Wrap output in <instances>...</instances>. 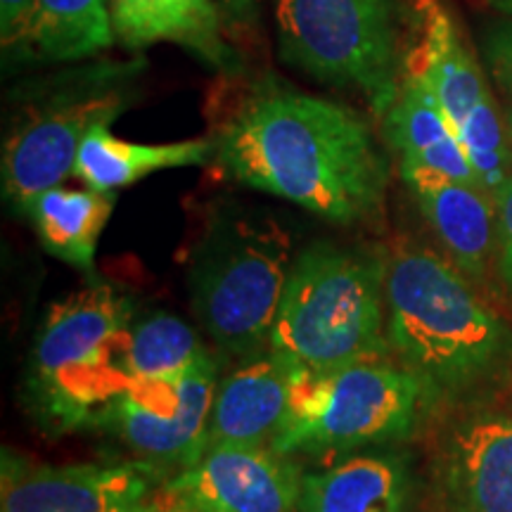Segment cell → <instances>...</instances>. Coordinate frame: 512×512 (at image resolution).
<instances>
[{"label":"cell","instance_id":"obj_1","mask_svg":"<svg viewBox=\"0 0 512 512\" xmlns=\"http://www.w3.org/2000/svg\"><path fill=\"white\" fill-rule=\"evenodd\" d=\"M214 143L223 174L318 219L363 226L384 214L389 159L368 121L347 105L256 88Z\"/></svg>","mask_w":512,"mask_h":512},{"label":"cell","instance_id":"obj_2","mask_svg":"<svg viewBox=\"0 0 512 512\" xmlns=\"http://www.w3.org/2000/svg\"><path fill=\"white\" fill-rule=\"evenodd\" d=\"M451 259L401 240L387 256L389 354L430 403L470 399L508 373L512 328Z\"/></svg>","mask_w":512,"mask_h":512},{"label":"cell","instance_id":"obj_3","mask_svg":"<svg viewBox=\"0 0 512 512\" xmlns=\"http://www.w3.org/2000/svg\"><path fill=\"white\" fill-rule=\"evenodd\" d=\"M387 259L366 249L313 242L292 261L268 349L306 370L392 358L384 299Z\"/></svg>","mask_w":512,"mask_h":512},{"label":"cell","instance_id":"obj_4","mask_svg":"<svg viewBox=\"0 0 512 512\" xmlns=\"http://www.w3.org/2000/svg\"><path fill=\"white\" fill-rule=\"evenodd\" d=\"M422 406L425 392L394 358L323 373L302 368L271 446L285 456H344L406 439Z\"/></svg>","mask_w":512,"mask_h":512},{"label":"cell","instance_id":"obj_5","mask_svg":"<svg viewBox=\"0 0 512 512\" xmlns=\"http://www.w3.org/2000/svg\"><path fill=\"white\" fill-rule=\"evenodd\" d=\"M292 261L290 238L271 221H221L204 235L190 266V302L223 354L249 361L268 349Z\"/></svg>","mask_w":512,"mask_h":512},{"label":"cell","instance_id":"obj_6","mask_svg":"<svg viewBox=\"0 0 512 512\" xmlns=\"http://www.w3.org/2000/svg\"><path fill=\"white\" fill-rule=\"evenodd\" d=\"M278 48L287 64L351 88L377 117L401 88L399 0H275Z\"/></svg>","mask_w":512,"mask_h":512},{"label":"cell","instance_id":"obj_7","mask_svg":"<svg viewBox=\"0 0 512 512\" xmlns=\"http://www.w3.org/2000/svg\"><path fill=\"white\" fill-rule=\"evenodd\" d=\"M133 304L110 285L69 294L48 311L31 351V399L46 425L72 430L93 422L126 384L110 354L131 325Z\"/></svg>","mask_w":512,"mask_h":512},{"label":"cell","instance_id":"obj_8","mask_svg":"<svg viewBox=\"0 0 512 512\" xmlns=\"http://www.w3.org/2000/svg\"><path fill=\"white\" fill-rule=\"evenodd\" d=\"M131 81L126 67L98 64L34 93L3 145L5 200L24 211L43 190L74 176L81 143L95 126H112L126 110L133 98Z\"/></svg>","mask_w":512,"mask_h":512},{"label":"cell","instance_id":"obj_9","mask_svg":"<svg viewBox=\"0 0 512 512\" xmlns=\"http://www.w3.org/2000/svg\"><path fill=\"white\" fill-rule=\"evenodd\" d=\"M420 43L406 60L430 86L467 152L479 183L491 195L512 176V138L498 112L482 67L460 36L444 0H418Z\"/></svg>","mask_w":512,"mask_h":512},{"label":"cell","instance_id":"obj_10","mask_svg":"<svg viewBox=\"0 0 512 512\" xmlns=\"http://www.w3.org/2000/svg\"><path fill=\"white\" fill-rule=\"evenodd\" d=\"M214 392L216 361L204 351L178 377L131 384L93 422L117 434L140 460L178 475L202 458Z\"/></svg>","mask_w":512,"mask_h":512},{"label":"cell","instance_id":"obj_11","mask_svg":"<svg viewBox=\"0 0 512 512\" xmlns=\"http://www.w3.org/2000/svg\"><path fill=\"white\" fill-rule=\"evenodd\" d=\"M169 477L147 460L29 467L3 451L0 512H140Z\"/></svg>","mask_w":512,"mask_h":512},{"label":"cell","instance_id":"obj_12","mask_svg":"<svg viewBox=\"0 0 512 512\" xmlns=\"http://www.w3.org/2000/svg\"><path fill=\"white\" fill-rule=\"evenodd\" d=\"M304 472L273 446H214L188 470L166 479L181 512H297Z\"/></svg>","mask_w":512,"mask_h":512},{"label":"cell","instance_id":"obj_13","mask_svg":"<svg viewBox=\"0 0 512 512\" xmlns=\"http://www.w3.org/2000/svg\"><path fill=\"white\" fill-rule=\"evenodd\" d=\"M432 479L446 512H512V413L479 408L441 432Z\"/></svg>","mask_w":512,"mask_h":512},{"label":"cell","instance_id":"obj_14","mask_svg":"<svg viewBox=\"0 0 512 512\" xmlns=\"http://www.w3.org/2000/svg\"><path fill=\"white\" fill-rule=\"evenodd\" d=\"M299 373L302 366L297 361L273 349L242 361L238 370L216 384L204 451L230 444L271 446Z\"/></svg>","mask_w":512,"mask_h":512},{"label":"cell","instance_id":"obj_15","mask_svg":"<svg viewBox=\"0 0 512 512\" xmlns=\"http://www.w3.org/2000/svg\"><path fill=\"white\" fill-rule=\"evenodd\" d=\"M401 178L448 259L472 283H484L496 249L494 195L482 185L456 181L418 166H401Z\"/></svg>","mask_w":512,"mask_h":512},{"label":"cell","instance_id":"obj_16","mask_svg":"<svg viewBox=\"0 0 512 512\" xmlns=\"http://www.w3.org/2000/svg\"><path fill=\"white\" fill-rule=\"evenodd\" d=\"M110 12L114 38L128 50L174 43L219 72L238 69L214 0H110Z\"/></svg>","mask_w":512,"mask_h":512},{"label":"cell","instance_id":"obj_17","mask_svg":"<svg viewBox=\"0 0 512 512\" xmlns=\"http://www.w3.org/2000/svg\"><path fill=\"white\" fill-rule=\"evenodd\" d=\"M382 124L401 166H418L456 181L482 185L451 121L430 86L413 69H403L399 95L384 112Z\"/></svg>","mask_w":512,"mask_h":512},{"label":"cell","instance_id":"obj_18","mask_svg":"<svg viewBox=\"0 0 512 512\" xmlns=\"http://www.w3.org/2000/svg\"><path fill=\"white\" fill-rule=\"evenodd\" d=\"M411 491L396 453H356L304 475L297 512H403Z\"/></svg>","mask_w":512,"mask_h":512},{"label":"cell","instance_id":"obj_19","mask_svg":"<svg viewBox=\"0 0 512 512\" xmlns=\"http://www.w3.org/2000/svg\"><path fill=\"white\" fill-rule=\"evenodd\" d=\"M216 157V143L207 138L181 143L140 145L112 136L110 126H95L79 147L74 176L88 188L114 192L157 171L204 166Z\"/></svg>","mask_w":512,"mask_h":512},{"label":"cell","instance_id":"obj_20","mask_svg":"<svg viewBox=\"0 0 512 512\" xmlns=\"http://www.w3.org/2000/svg\"><path fill=\"white\" fill-rule=\"evenodd\" d=\"M117 195L93 188L72 190L55 185L36 195L24 214L29 216L41 245L64 264L91 271L95 247L110 221Z\"/></svg>","mask_w":512,"mask_h":512},{"label":"cell","instance_id":"obj_21","mask_svg":"<svg viewBox=\"0 0 512 512\" xmlns=\"http://www.w3.org/2000/svg\"><path fill=\"white\" fill-rule=\"evenodd\" d=\"M204 351L207 349L188 323L171 313H152L121 332L110 361L119 380L131 387L136 382L178 377L195 366Z\"/></svg>","mask_w":512,"mask_h":512},{"label":"cell","instance_id":"obj_22","mask_svg":"<svg viewBox=\"0 0 512 512\" xmlns=\"http://www.w3.org/2000/svg\"><path fill=\"white\" fill-rule=\"evenodd\" d=\"M114 41L110 0H38L19 53L43 62L86 60Z\"/></svg>","mask_w":512,"mask_h":512},{"label":"cell","instance_id":"obj_23","mask_svg":"<svg viewBox=\"0 0 512 512\" xmlns=\"http://www.w3.org/2000/svg\"><path fill=\"white\" fill-rule=\"evenodd\" d=\"M496 202V249L494 264L503 290L512 299V176L494 195Z\"/></svg>","mask_w":512,"mask_h":512},{"label":"cell","instance_id":"obj_24","mask_svg":"<svg viewBox=\"0 0 512 512\" xmlns=\"http://www.w3.org/2000/svg\"><path fill=\"white\" fill-rule=\"evenodd\" d=\"M484 60L494 81L512 98V15H503L486 31Z\"/></svg>","mask_w":512,"mask_h":512},{"label":"cell","instance_id":"obj_25","mask_svg":"<svg viewBox=\"0 0 512 512\" xmlns=\"http://www.w3.org/2000/svg\"><path fill=\"white\" fill-rule=\"evenodd\" d=\"M38 0H0V38L5 55L22 50Z\"/></svg>","mask_w":512,"mask_h":512},{"label":"cell","instance_id":"obj_26","mask_svg":"<svg viewBox=\"0 0 512 512\" xmlns=\"http://www.w3.org/2000/svg\"><path fill=\"white\" fill-rule=\"evenodd\" d=\"M221 5L228 10V15L233 19H240V22H252L259 0H221Z\"/></svg>","mask_w":512,"mask_h":512},{"label":"cell","instance_id":"obj_27","mask_svg":"<svg viewBox=\"0 0 512 512\" xmlns=\"http://www.w3.org/2000/svg\"><path fill=\"white\" fill-rule=\"evenodd\" d=\"M140 512H181V510H178L176 505L171 503L169 498H166L164 489H159V494L155 496V501H152L145 510H140Z\"/></svg>","mask_w":512,"mask_h":512},{"label":"cell","instance_id":"obj_28","mask_svg":"<svg viewBox=\"0 0 512 512\" xmlns=\"http://www.w3.org/2000/svg\"><path fill=\"white\" fill-rule=\"evenodd\" d=\"M486 5L489 8H494L496 12H501V15H512V0H486Z\"/></svg>","mask_w":512,"mask_h":512},{"label":"cell","instance_id":"obj_29","mask_svg":"<svg viewBox=\"0 0 512 512\" xmlns=\"http://www.w3.org/2000/svg\"><path fill=\"white\" fill-rule=\"evenodd\" d=\"M505 126H508V133L512 138V110H508V114H505Z\"/></svg>","mask_w":512,"mask_h":512}]
</instances>
